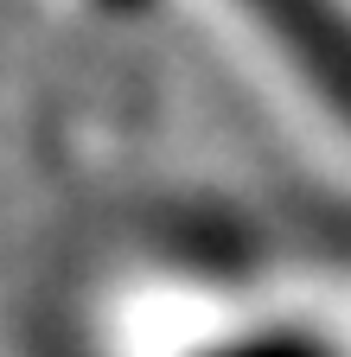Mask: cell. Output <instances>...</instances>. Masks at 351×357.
Here are the masks:
<instances>
[{
	"mask_svg": "<svg viewBox=\"0 0 351 357\" xmlns=\"http://www.w3.org/2000/svg\"><path fill=\"white\" fill-rule=\"evenodd\" d=\"M243 7L269 20V32L320 70V83L332 89V96H351V38H345V26L326 20L332 13L326 0H243Z\"/></svg>",
	"mask_w": 351,
	"mask_h": 357,
	"instance_id": "obj_1",
	"label": "cell"
}]
</instances>
